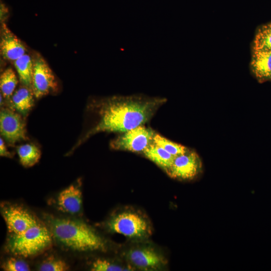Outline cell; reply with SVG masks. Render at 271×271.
Wrapping results in <instances>:
<instances>
[{
    "label": "cell",
    "mask_w": 271,
    "mask_h": 271,
    "mask_svg": "<svg viewBox=\"0 0 271 271\" xmlns=\"http://www.w3.org/2000/svg\"><path fill=\"white\" fill-rule=\"evenodd\" d=\"M271 50V23L261 26L257 31L253 43V50Z\"/></svg>",
    "instance_id": "cell-19"
},
{
    "label": "cell",
    "mask_w": 271,
    "mask_h": 271,
    "mask_svg": "<svg viewBox=\"0 0 271 271\" xmlns=\"http://www.w3.org/2000/svg\"><path fill=\"white\" fill-rule=\"evenodd\" d=\"M0 30V51L5 60L13 62L26 54L25 44L4 22L2 23Z\"/></svg>",
    "instance_id": "cell-10"
},
{
    "label": "cell",
    "mask_w": 271,
    "mask_h": 271,
    "mask_svg": "<svg viewBox=\"0 0 271 271\" xmlns=\"http://www.w3.org/2000/svg\"><path fill=\"white\" fill-rule=\"evenodd\" d=\"M18 83L15 72L11 67L7 68L1 75L0 89L5 99L9 100Z\"/></svg>",
    "instance_id": "cell-18"
},
{
    "label": "cell",
    "mask_w": 271,
    "mask_h": 271,
    "mask_svg": "<svg viewBox=\"0 0 271 271\" xmlns=\"http://www.w3.org/2000/svg\"><path fill=\"white\" fill-rule=\"evenodd\" d=\"M156 133L152 128L140 125L121 133L110 142V147L115 150L142 154L153 142Z\"/></svg>",
    "instance_id": "cell-5"
},
{
    "label": "cell",
    "mask_w": 271,
    "mask_h": 271,
    "mask_svg": "<svg viewBox=\"0 0 271 271\" xmlns=\"http://www.w3.org/2000/svg\"><path fill=\"white\" fill-rule=\"evenodd\" d=\"M153 143L162 147L174 157L182 154L188 150V148L172 142L157 133H156L154 137Z\"/></svg>",
    "instance_id": "cell-20"
},
{
    "label": "cell",
    "mask_w": 271,
    "mask_h": 271,
    "mask_svg": "<svg viewBox=\"0 0 271 271\" xmlns=\"http://www.w3.org/2000/svg\"><path fill=\"white\" fill-rule=\"evenodd\" d=\"M21 164L26 168L33 166L41 157L40 148L34 144L22 145L17 148Z\"/></svg>",
    "instance_id": "cell-17"
},
{
    "label": "cell",
    "mask_w": 271,
    "mask_h": 271,
    "mask_svg": "<svg viewBox=\"0 0 271 271\" xmlns=\"http://www.w3.org/2000/svg\"><path fill=\"white\" fill-rule=\"evenodd\" d=\"M91 270L93 271H122L126 269L107 260L98 259L93 263Z\"/></svg>",
    "instance_id": "cell-22"
},
{
    "label": "cell",
    "mask_w": 271,
    "mask_h": 271,
    "mask_svg": "<svg viewBox=\"0 0 271 271\" xmlns=\"http://www.w3.org/2000/svg\"><path fill=\"white\" fill-rule=\"evenodd\" d=\"M23 116L8 108L0 112L1 134L9 145L28 139L26 123Z\"/></svg>",
    "instance_id": "cell-6"
},
{
    "label": "cell",
    "mask_w": 271,
    "mask_h": 271,
    "mask_svg": "<svg viewBox=\"0 0 271 271\" xmlns=\"http://www.w3.org/2000/svg\"><path fill=\"white\" fill-rule=\"evenodd\" d=\"M112 231L130 238H139L148 233L147 222L138 214L124 212L113 218L108 224Z\"/></svg>",
    "instance_id": "cell-7"
},
{
    "label": "cell",
    "mask_w": 271,
    "mask_h": 271,
    "mask_svg": "<svg viewBox=\"0 0 271 271\" xmlns=\"http://www.w3.org/2000/svg\"><path fill=\"white\" fill-rule=\"evenodd\" d=\"M161 97H151L142 94L114 95L94 98L88 108L96 116L92 127L72 148L78 147L89 138L100 132L122 133L145 125L166 102Z\"/></svg>",
    "instance_id": "cell-1"
},
{
    "label": "cell",
    "mask_w": 271,
    "mask_h": 271,
    "mask_svg": "<svg viewBox=\"0 0 271 271\" xmlns=\"http://www.w3.org/2000/svg\"><path fill=\"white\" fill-rule=\"evenodd\" d=\"M202 169L199 155L193 150L175 157L173 163L167 173L171 177L180 180H191L195 178Z\"/></svg>",
    "instance_id": "cell-8"
},
{
    "label": "cell",
    "mask_w": 271,
    "mask_h": 271,
    "mask_svg": "<svg viewBox=\"0 0 271 271\" xmlns=\"http://www.w3.org/2000/svg\"><path fill=\"white\" fill-rule=\"evenodd\" d=\"M0 155L1 157L12 158V154L8 150L5 146L3 139H0Z\"/></svg>",
    "instance_id": "cell-24"
},
{
    "label": "cell",
    "mask_w": 271,
    "mask_h": 271,
    "mask_svg": "<svg viewBox=\"0 0 271 271\" xmlns=\"http://www.w3.org/2000/svg\"><path fill=\"white\" fill-rule=\"evenodd\" d=\"M13 63L21 84L32 89L33 70L32 56L26 53L13 62Z\"/></svg>",
    "instance_id": "cell-16"
},
{
    "label": "cell",
    "mask_w": 271,
    "mask_h": 271,
    "mask_svg": "<svg viewBox=\"0 0 271 271\" xmlns=\"http://www.w3.org/2000/svg\"><path fill=\"white\" fill-rule=\"evenodd\" d=\"M250 65L252 72L259 80L271 79V50H253Z\"/></svg>",
    "instance_id": "cell-14"
},
{
    "label": "cell",
    "mask_w": 271,
    "mask_h": 271,
    "mask_svg": "<svg viewBox=\"0 0 271 271\" xmlns=\"http://www.w3.org/2000/svg\"><path fill=\"white\" fill-rule=\"evenodd\" d=\"M142 154L166 172L171 168L175 158L174 156L153 142Z\"/></svg>",
    "instance_id": "cell-15"
},
{
    "label": "cell",
    "mask_w": 271,
    "mask_h": 271,
    "mask_svg": "<svg viewBox=\"0 0 271 271\" xmlns=\"http://www.w3.org/2000/svg\"><path fill=\"white\" fill-rule=\"evenodd\" d=\"M34 97L31 88L22 85L8 101L10 108L25 118L34 105Z\"/></svg>",
    "instance_id": "cell-12"
},
{
    "label": "cell",
    "mask_w": 271,
    "mask_h": 271,
    "mask_svg": "<svg viewBox=\"0 0 271 271\" xmlns=\"http://www.w3.org/2000/svg\"><path fill=\"white\" fill-rule=\"evenodd\" d=\"M32 90L36 98L58 90V81L44 57L37 52L32 55Z\"/></svg>",
    "instance_id": "cell-4"
},
{
    "label": "cell",
    "mask_w": 271,
    "mask_h": 271,
    "mask_svg": "<svg viewBox=\"0 0 271 271\" xmlns=\"http://www.w3.org/2000/svg\"><path fill=\"white\" fill-rule=\"evenodd\" d=\"M68 269L66 263L62 260L49 257L39 266L41 271H64Z\"/></svg>",
    "instance_id": "cell-21"
},
{
    "label": "cell",
    "mask_w": 271,
    "mask_h": 271,
    "mask_svg": "<svg viewBox=\"0 0 271 271\" xmlns=\"http://www.w3.org/2000/svg\"><path fill=\"white\" fill-rule=\"evenodd\" d=\"M3 269L6 271H29V265L24 260L16 258L9 259L3 265Z\"/></svg>",
    "instance_id": "cell-23"
},
{
    "label": "cell",
    "mask_w": 271,
    "mask_h": 271,
    "mask_svg": "<svg viewBox=\"0 0 271 271\" xmlns=\"http://www.w3.org/2000/svg\"><path fill=\"white\" fill-rule=\"evenodd\" d=\"M57 201L61 211L72 214L78 213L81 208L82 192L78 186L72 185L60 193Z\"/></svg>",
    "instance_id": "cell-13"
},
{
    "label": "cell",
    "mask_w": 271,
    "mask_h": 271,
    "mask_svg": "<svg viewBox=\"0 0 271 271\" xmlns=\"http://www.w3.org/2000/svg\"><path fill=\"white\" fill-rule=\"evenodd\" d=\"M2 214L9 231L13 234L22 233L38 223L31 213L18 206L6 207Z\"/></svg>",
    "instance_id": "cell-9"
},
{
    "label": "cell",
    "mask_w": 271,
    "mask_h": 271,
    "mask_svg": "<svg viewBox=\"0 0 271 271\" xmlns=\"http://www.w3.org/2000/svg\"><path fill=\"white\" fill-rule=\"evenodd\" d=\"M52 236L48 229L38 223L20 234H13L7 247L16 255L28 257L40 253L51 243Z\"/></svg>",
    "instance_id": "cell-3"
},
{
    "label": "cell",
    "mask_w": 271,
    "mask_h": 271,
    "mask_svg": "<svg viewBox=\"0 0 271 271\" xmlns=\"http://www.w3.org/2000/svg\"><path fill=\"white\" fill-rule=\"evenodd\" d=\"M127 256L132 264L141 269L155 268L164 262L162 257L156 251L147 248L131 249L128 252Z\"/></svg>",
    "instance_id": "cell-11"
},
{
    "label": "cell",
    "mask_w": 271,
    "mask_h": 271,
    "mask_svg": "<svg viewBox=\"0 0 271 271\" xmlns=\"http://www.w3.org/2000/svg\"><path fill=\"white\" fill-rule=\"evenodd\" d=\"M55 238L65 246L79 251L103 250V239L86 224L67 219L50 220Z\"/></svg>",
    "instance_id": "cell-2"
},
{
    "label": "cell",
    "mask_w": 271,
    "mask_h": 271,
    "mask_svg": "<svg viewBox=\"0 0 271 271\" xmlns=\"http://www.w3.org/2000/svg\"><path fill=\"white\" fill-rule=\"evenodd\" d=\"M1 23L7 18L9 15V9L7 6L2 1L1 2Z\"/></svg>",
    "instance_id": "cell-25"
}]
</instances>
